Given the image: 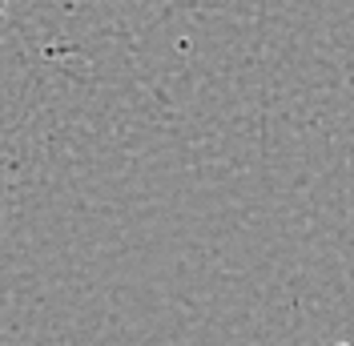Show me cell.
Segmentation results:
<instances>
[{
    "instance_id": "obj_1",
    "label": "cell",
    "mask_w": 354,
    "mask_h": 346,
    "mask_svg": "<svg viewBox=\"0 0 354 346\" xmlns=\"http://www.w3.org/2000/svg\"><path fill=\"white\" fill-rule=\"evenodd\" d=\"M4 8H8V0H0V12H4Z\"/></svg>"
}]
</instances>
